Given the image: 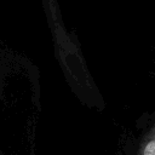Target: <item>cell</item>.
<instances>
[{"instance_id":"6da1fadb","label":"cell","mask_w":155,"mask_h":155,"mask_svg":"<svg viewBox=\"0 0 155 155\" xmlns=\"http://www.w3.org/2000/svg\"><path fill=\"white\" fill-rule=\"evenodd\" d=\"M142 155H155V137L147 142L142 150Z\"/></svg>"},{"instance_id":"7a4b0ae2","label":"cell","mask_w":155,"mask_h":155,"mask_svg":"<svg viewBox=\"0 0 155 155\" xmlns=\"http://www.w3.org/2000/svg\"><path fill=\"white\" fill-rule=\"evenodd\" d=\"M0 155H2V154H1V151H0Z\"/></svg>"}]
</instances>
